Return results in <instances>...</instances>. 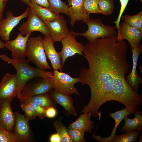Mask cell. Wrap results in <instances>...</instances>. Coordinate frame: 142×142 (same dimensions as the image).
I'll list each match as a JSON object with an SVG mask.
<instances>
[{"label": "cell", "mask_w": 142, "mask_h": 142, "mask_svg": "<svg viewBox=\"0 0 142 142\" xmlns=\"http://www.w3.org/2000/svg\"><path fill=\"white\" fill-rule=\"evenodd\" d=\"M83 52L89 67L81 69L78 77L80 83L89 86L91 94L85 107L97 113L102 104L112 101L114 79L119 70L128 63L127 44L124 39L118 40L117 35L98 38L87 43Z\"/></svg>", "instance_id": "obj_1"}, {"label": "cell", "mask_w": 142, "mask_h": 142, "mask_svg": "<svg viewBox=\"0 0 142 142\" xmlns=\"http://www.w3.org/2000/svg\"><path fill=\"white\" fill-rule=\"evenodd\" d=\"M0 58L4 61L11 64L16 71L17 97L21 96L24 86L30 80L38 77H52L54 74L50 72L31 66L27 59L15 60L5 54L0 55Z\"/></svg>", "instance_id": "obj_2"}, {"label": "cell", "mask_w": 142, "mask_h": 142, "mask_svg": "<svg viewBox=\"0 0 142 142\" xmlns=\"http://www.w3.org/2000/svg\"><path fill=\"white\" fill-rule=\"evenodd\" d=\"M84 23L87 25L88 28L85 32L79 33L71 31L75 36L85 37L89 42H93L99 38H105L116 36V26L105 25L100 19L89 18Z\"/></svg>", "instance_id": "obj_3"}, {"label": "cell", "mask_w": 142, "mask_h": 142, "mask_svg": "<svg viewBox=\"0 0 142 142\" xmlns=\"http://www.w3.org/2000/svg\"><path fill=\"white\" fill-rule=\"evenodd\" d=\"M43 38L40 36L29 37L27 44V57L30 62L43 70L50 69L47 60L43 44Z\"/></svg>", "instance_id": "obj_4"}, {"label": "cell", "mask_w": 142, "mask_h": 142, "mask_svg": "<svg viewBox=\"0 0 142 142\" xmlns=\"http://www.w3.org/2000/svg\"><path fill=\"white\" fill-rule=\"evenodd\" d=\"M53 89L52 77L34 78L30 80L26 84L20 97L31 96L48 93Z\"/></svg>", "instance_id": "obj_5"}, {"label": "cell", "mask_w": 142, "mask_h": 142, "mask_svg": "<svg viewBox=\"0 0 142 142\" xmlns=\"http://www.w3.org/2000/svg\"><path fill=\"white\" fill-rule=\"evenodd\" d=\"M52 78L54 89L68 95H79L78 90L74 87L75 84L80 82L78 77L73 78L67 73L55 69Z\"/></svg>", "instance_id": "obj_6"}, {"label": "cell", "mask_w": 142, "mask_h": 142, "mask_svg": "<svg viewBox=\"0 0 142 142\" xmlns=\"http://www.w3.org/2000/svg\"><path fill=\"white\" fill-rule=\"evenodd\" d=\"M75 36L70 32L61 40L62 48L60 52L62 64L64 66L66 59L69 57L75 55L77 53L84 56L83 53L85 46L78 42Z\"/></svg>", "instance_id": "obj_7"}, {"label": "cell", "mask_w": 142, "mask_h": 142, "mask_svg": "<svg viewBox=\"0 0 142 142\" xmlns=\"http://www.w3.org/2000/svg\"><path fill=\"white\" fill-rule=\"evenodd\" d=\"M14 113L15 121L13 131L16 136V142L32 141V133L29 125V121L24 115L17 111Z\"/></svg>", "instance_id": "obj_8"}, {"label": "cell", "mask_w": 142, "mask_h": 142, "mask_svg": "<svg viewBox=\"0 0 142 142\" xmlns=\"http://www.w3.org/2000/svg\"><path fill=\"white\" fill-rule=\"evenodd\" d=\"M117 39H125L130 45L131 49L138 47L142 38V31L130 26L127 23L123 22L119 25Z\"/></svg>", "instance_id": "obj_9"}, {"label": "cell", "mask_w": 142, "mask_h": 142, "mask_svg": "<svg viewBox=\"0 0 142 142\" xmlns=\"http://www.w3.org/2000/svg\"><path fill=\"white\" fill-rule=\"evenodd\" d=\"M30 10L28 7L23 13L17 17L13 16L12 11H8L6 18L0 19V36L3 40L5 42L9 40L11 32L22 19L28 17Z\"/></svg>", "instance_id": "obj_10"}, {"label": "cell", "mask_w": 142, "mask_h": 142, "mask_svg": "<svg viewBox=\"0 0 142 142\" xmlns=\"http://www.w3.org/2000/svg\"><path fill=\"white\" fill-rule=\"evenodd\" d=\"M27 21L23 22L18 28V30L25 36L34 31H38L44 36L50 35L49 31L45 24L30 9Z\"/></svg>", "instance_id": "obj_11"}, {"label": "cell", "mask_w": 142, "mask_h": 142, "mask_svg": "<svg viewBox=\"0 0 142 142\" xmlns=\"http://www.w3.org/2000/svg\"><path fill=\"white\" fill-rule=\"evenodd\" d=\"M31 34L24 37L19 33L14 39L5 42V47L11 52L12 59L18 60L25 59L27 57V43Z\"/></svg>", "instance_id": "obj_12"}, {"label": "cell", "mask_w": 142, "mask_h": 142, "mask_svg": "<svg viewBox=\"0 0 142 142\" xmlns=\"http://www.w3.org/2000/svg\"><path fill=\"white\" fill-rule=\"evenodd\" d=\"M17 96L16 74L7 73L0 83V101L6 99L12 100Z\"/></svg>", "instance_id": "obj_13"}, {"label": "cell", "mask_w": 142, "mask_h": 142, "mask_svg": "<svg viewBox=\"0 0 142 142\" xmlns=\"http://www.w3.org/2000/svg\"><path fill=\"white\" fill-rule=\"evenodd\" d=\"M12 101L9 99L0 101V127L13 133L15 116L11 108Z\"/></svg>", "instance_id": "obj_14"}, {"label": "cell", "mask_w": 142, "mask_h": 142, "mask_svg": "<svg viewBox=\"0 0 142 142\" xmlns=\"http://www.w3.org/2000/svg\"><path fill=\"white\" fill-rule=\"evenodd\" d=\"M45 24L49 31L50 36L55 42H61L70 32L67 27L66 22L62 15Z\"/></svg>", "instance_id": "obj_15"}, {"label": "cell", "mask_w": 142, "mask_h": 142, "mask_svg": "<svg viewBox=\"0 0 142 142\" xmlns=\"http://www.w3.org/2000/svg\"><path fill=\"white\" fill-rule=\"evenodd\" d=\"M84 1H68L67 10L70 19V24L72 27L77 21H82L84 23L89 18V14L86 12L84 8Z\"/></svg>", "instance_id": "obj_16"}, {"label": "cell", "mask_w": 142, "mask_h": 142, "mask_svg": "<svg viewBox=\"0 0 142 142\" xmlns=\"http://www.w3.org/2000/svg\"><path fill=\"white\" fill-rule=\"evenodd\" d=\"M133 66L131 72L125 79L127 84L134 91L138 93L139 85L142 83V78L137 72L136 67L138 58L142 52V45L131 49Z\"/></svg>", "instance_id": "obj_17"}, {"label": "cell", "mask_w": 142, "mask_h": 142, "mask_svg": "<svg viewBox=\"0 0 142 142\" xmlns=\"http://www.w3.org/2000/svg\"><path fill=\"white\" fill-rule=\"evenodd\" d=\"M43 42L46 57L50 61L52 67L54 70L59 69L62 71L61 58L60 52H58L55 48V41L49 35L44 36Z\"/></svg>", "instance_id": "obj_18"}, {"label": "cell", "mask_w": 142, "mask_h": 142, "mask_svg": "<svg viewBox=\"0 0 142 142\" xmlns=\"http://www.w3.org/2000/svg\"><path fill=\"white\" fill-rule=\"evenodd\" d=\"M56 103L62 106L68 114L76 116L77 114L73 104V100L70 95L63 93L53 89L49 93Z\"/></svg>", "instance_id": "obj_19"}, {"label": "cell", "mask_w": 142, "mask_h": 142, "mask_svg": "<svg viewBox=\"0 0 142 142\" xmlns=\"http://www.w3.org/2000/svg\"><path fill=\"white\" fill-rule=\"evenodd\" d=\"M133 114L134 113L132 111L126 107L120 110L110 113L109 114L115 121L114 126L111 131V135L107 138H102L99 135H96L94 133L92 135L93 137L99 142H112L116 135V129L120 122L126 116Z\"/></svg>", "instance_id": "obj_20"}, {"label": "cell", "mask_w": 142, "mask_h": 142, "mask_svg": "<svg viewBox=\"0 0 142 142\" xmlns=\"http://www.w3.org/2000/svg\"><path fill=\"white\" fill-rule=\"evenodd\" d=\"M80 114L76 120L70 124L67 128L82 130L90 133H93L94 122L90 120V112L84 113Z\"/></svg>", "instance_id": "obj_21"}, {"label": "cell", "mask_w": 142, "mask_h": 142, "mask_svg": "<svg viewBox=\"0 0 142 142\" xmlns=\"http://www.w3.org/2000/svg\"><path fill=\"white\" fill-rule=\"evenodd\" d=\"M21 104L27 102L34 103L47 109L48 108L56 107L57 104L49 93L31 96L17 97Z\"/></svg>", "instance_id": "obj_22"}, {"label": "cell", "mask_w": 142, "mask_h": 142, "mask_svg": "<svg viewBox=\"0 0 142 142\" xmlns=\"http://www.w3.org/2000/svg\"><path fill=\"white\" fill-rule=\"evenodd\" d=\"M28 6L45 24L54 20L60 16L49 8L44 7L36 4L31 3Z\"/></svg>", "instance_id": "obj_23"}, {"label": "cell", "mask_w": 142, "mask_h": 142, "mask_svg": "<svg viewBox=\"0 0 142 142\" xmlns=\"http://www.w3.org/2000/svg\"><path fill=\"white\" fill-rule=\"evenodd\" d=\"M134 118L131 119L125 117L124 120L125 122L121 129V131L125 133L132 130H138L142 132V113L139 110L135 111L134 113Z\"/></svg>", "instance_id": "obj_24"}, {"label": "cell", "mask_w": 142, "mask_h": 142, "mask_svg": "<svg viewBox=\"0 0 142 142\" xmlns=\"http://www.w3.org/2000/svg\"><path fill=\"white\" fill-rule=\"evenodd\" d=\"M127 23L130 26L142 31V11L133 15H122L121 19Z\"/></svg>", "instance_id": "obj_25"}, {"label": "cell", "mask_w": 142, "mask_h": 142, "mask_svg": "<svg viewBox=\"0 0 142 142\" xmlns=\"http://www.w3.org/2000/svg\"><path fill=\"white\" fill-rule=\"evenodd\" d=\"M62 116H59L58 120L54 122L53 125L60 136L61 142H73L68 134L67 128L62 121Z\"/></svg>", "instance_id": "obj_26"}, {"label": "cell", "mask_w": 142, "mask_h": 142, "mask_svg": "<svg viewBox=\"0 0 142 142\" xmlns=\"http://www.w3.org/2000/svg\"><path fill=\"white\" fill-rule=\"evenodd\" d=\"M140 134V131L133 130L120 135H116L112 142H135Z\"/></svg>", "instance_id": "obj_27"}, {"label": "cell", "mask_w": 142, "mask_h": 142, "mask_svg": "<svg viewBox=\"0 0 142 142\" xmlns=\"http://www.w3.org/2000/svg\"><path fill=\"white\" fill-rule=\"evenodd\" d=\"M49 8L53 12L59 14L62 13L69 17L67 6L61 0H48Z\"/></svg>", "instance_id": "obj_28"}, {"label": "cell", "mask_w": 142, "mask_h": 142, "mask_svg": "<svg viewBox=\"0 0 142 142\" xmlns=\"http://www.w3.org/2000/svg\"><path fill=\"white\" fill-rule=\"evenodd\" d=\"M98 5L100 14L108 16L113 13L114 8L113 0H99Z\"/></svg>", "instance_id": "obj_29"}, {"label": "cell", "mask_w": 142, "mask_h": 142, "mask_svg": "<svg viewBox=\"0 0 142 142\" xmlns=\"http://www.w3.org/2000/svg\"><path fill=\"white\" fill-rule=\"evenodd\" d=\"M21 104V108L24 112V115L27 120L29 121L35 119L37 116L34 107L28 102H24Z\"/></svg>", "instance_id": "obj_30"}, {"label": "cell", "mask_w": 142, "mask_h": 142, "mask_svg": "<svg viewBox=\"0 0 142 142\" xmlns=\"http://www.w3.org/2000/svg\"><path fill=\"white\" fill-rule=\"evenodd\" d=\"M68 134L73 142H85L84 138V131L67 128Z\"/></svg>", "instance_id": "obj_31"}, {"label": "cell", "mask_w": 142, "mask_h": 142, "mask_svg": "<svg viewBox=\"0 0 142 142\" xmlns=\"http://www.w3.org/2000/svg\"><path fill=\"white\" fill-rule=\"evenodd\" d=\"M99 0H84V7L86 12L89 14L92 13L100 14L98 5Z\"/></svg>", "instance_id": "obj_32"}, {"label": "cell", "mask_w": 142, "mask_h": 142, "mask_svg": "<svg viewBox=\"0 0 142 142\" xmlns=\"http://www.w3.org/2000/svg\"><path fill=\"white\" fill-rule=\"evenodd\" d=\"M16 140L14 133L0 127V142H16Z\"/></svg>", "instance_id": "obj_33"}, {"label": "cell", "mask_w": 142, "mask_h": 142, "mask_svg": "<svg viewBox=\"0 0 142 142\" xmlns=\"http://www.w3.org/2000/svg\"><path fill=\"white\" fill-rule=\"evenodd\" d=\"M139 1L141 3L142 2V0H136ZM121 4V7L119 15L116 20L113 23L116 24L118 30V29L121 20V17L124 12L128 3L129 0H119Z\"/></svg>", "instance_id": "obj_34"}, {"label": "cell", "mask_w": 142, "mask_h": 142, "mask_svg": "<svg viewBox=\"0 0 142 142\" xmlns=\"http://www.w3.org/2000/svg\"><path fill=\"white\" fill-rule=\"evenodd\" d=\"M29 102L34 107L37 116L39 119H42L46 117V109L32 102Z\"/></svg>", "instance_id": "obj_35"}, {"label": "cell", "mask_w": 142, "mask_h": 142, "mask_svg": "<svg viewBox=\"0 0 142 142\" xmlns=\"http://www.w3.org/2000/svg\"><path fill=\"white\" fill-rule=\"evenodd\" d=\"M57 114V111L55 108L51 107L46 109V116L50 118H55Z\"/></svg>", "instance_id": "obj_36"}, {"label": "cell", "mask_w": 142, "mask_h": 142, "mask_svg": "<svg viewBox=\"0 0 142 142\" xmlns=\"http://www.w3.org/2000/svg\"><path fill=\"white\" fill-rule=\"evenodd\" d=\"M31 3L38 5L42 7L49 8V4L48 0H30Z\"/></svg>", "instance_id": "obj_37"}, {"label": "cell", "mask_w": 142, "mask_h": 142, "mask_svg": "<svg viewBox=\"0 0 142 142\" xmlns=\"http://www.w3.org/2000/svg\"><path fill=\"white\" fill-rule=\"evenodd\" d=\"M49 141L50 142H61V139L59 135L57 133L50 135Z\"/></svg>", "instance_id": "obj_38"}, {"label": "cell", "mask_w": 142, "mask_h": 142, "mask_svg": "<svg viewBox=\"0 0 142 142\" xmlns=\"http://www.w3.org/2000/svg\"><path fill=\"white\" fill-rule=\"evenodd\" d=\"M6 5L3 0H0V19L3 18V11Z\"/></svg>", "instance_id": "obj_39"}, {"label": "cell", "mask_w": 142, "mask_h": 142, "mask_svg": "<svg viewBox=\"0 0 142 142\" xmlns=\"http://www.w3.org/2000/svg\"><path fill=\"white\" fill-rule=\"evenodd\" d=\"M8 0H3V1L4 3L6 4ZM21 1L22 2L25 3L28 6L31 3L30 0H21Z\"/></svg>", "instance_id": "obj_40"}, {"label": "cell", "mask_w": 142, "mask_h": 142, "mask_svg": "<svg viewBox=\"0 0 142 142\" xmlns=\"http://www.w3.org/2000/svg\"><path fill=\"white\" fill-rule=\"evenodd\" d=\"M5 47V43L2 42L0 40V49H3Z\"/></svg>", "instance_id": "obj_41"}]
</instances>
